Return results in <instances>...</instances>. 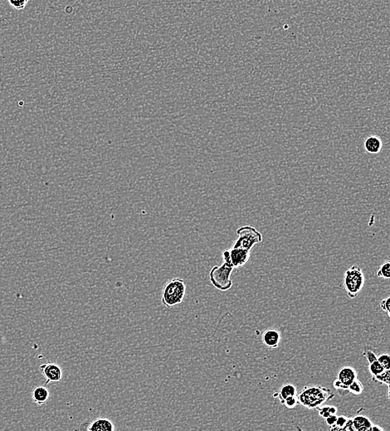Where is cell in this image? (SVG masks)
Masks as SVG:
<instances>
[{
    "mask_svg": "<svg viewBox=\"0 0 390 431\" xmlns=\"http://www.w3.org/2000/svg\"><path fill=\"white\" fill-rule=\"evenodd\" d=\"M298 404L307 409H317L334 398L335 394L328 388L319 385H310L302 388L296 396Z\"/></svg>",
    "mask_w": 390,
    "mask_h": 431,
    "instance_id": "obj_1",
    "label": "cell"
},
{
    "mask_svg": "<svg viewBox=\"0 0 390 431\" xmlns=\"http://www.w3.org/2000/svg\"><path fill=\"white\" fill-rule=\"evenodd\" d=\"M186 293V285L180 278H174L164 285L161 300L164 306L171 308L181 304Z\"/></svg>",
    "mask_w": 390,
    "mask_h": 431,
    "instance_id": "obj_2",
    "label": "cell"
},
{
    "mask_svg": "<svg viewBox=\"0 0 390 431\" xmlns=\"http://www.w3.org/2000/svg\"><path fill=\"white\" fill-rule=\"evenodd\" d=\"M235 268L227 259H224V262L219 266H214L209 272V280L216 289L222 292L230 289L233 286L231 275Z\"/></svg>",
    "mask_w": 390,
    "mask_h": 431,
    "instance_id": "obj_3",
    "label": "cell"
},
{
    "mask_svg": "<svg viewBox=\"0 0 390 431\" xmlns=\"http://www.w3.org/2000/svg\"><path fill=\"white\" fill-rule=\"evenodd\" d=\"M364 285V276L359 265H352L344 275V286L348 296L354 299L358 296Z\"/></svg>",
    "mask_w": 390,
    "mask_h": 431,
    "instance_id": "obj_4",
    "label": "cell"
},
{
    "mask_svg": "<svg viewBox=\"0 0 390 431\" xmlns=\"http://www.w3.org/2000/svg\"><path fill=\"white\" fill-rule=\"evenodd\" d=\"M237 239L233 243V248H242L251 251L255 245L263 242V235L252 226H244L237 229Z\"/></svg>",
    "mask_w": 390,
    "mask_h": 431,
    "instance_id": "obj_5",
    "label": "cell"
},
{
    "mask_svg": "<svg viewBox=\"0 0 390 431\" xmlns=\"http://www.w3.org/2000/svg\"><path fill=\"white\" fill-rule=\"evenodd\" d=\"M357 379V373L351 366H344L339 371L337 379L333 382V386L341 397L349 394L348 387Z\"/></svg>",
    "mask_w": 390,
    "mask_h": 431,
    "instance_id": "obj_6",
    "label": "cell"
},
{
    "mask_svg": "<svg viewBox=\"0 0 390 431\" xmlns=\"http://www.w3.org/2000/svg\"><path fill=\"white\" fill-rule=\"evenodd\" d=\"M222 258L227 259L233 267H243L250 260V251L242 248H231L222 252Z\"/></svg>",
    "mask_w": 390,
    "mask_h": 431,
    "instance_id": "obj_7",
    "label": "cell"
},
{
    "mask_svg": "<svg viewBox=\"0 0 390 431\" xmlns=\"http://www.w3.org/2000/svg\"><path fill=\"white\" fill-rule=\"evenodd\" d=\"M43 377H45L46 383H59L63 379V369L57 363H43L39 367Z\"/></svg>",
    "mask_w": 390,
    "mask_h": 431,
    "instance_id": "obj_8",
    "label": "cell"
},
{
    "mask_svg": "<svg viewBox=\"0 0 390 431\" xmlns=\"http://www.w3.org/2000/svg\"><path fill=\"white\" fill-rule=\"evenodd\" d=\"M363 355H364V358H366L367 362H368L369 373H370L373 380L375 379V377H379V376L385 373V369L380 364V362L378 360L377 356L372 350L367 348V347H365Z\"/></svg>",
    "mask_w": 390,
    "mask_h": 431,
    "instance_id": "obj_9",
    "label": "cell"
},
{
    "mask_svg": "<svg viewBox=\"0 0 390 431\" xmlns=\"http://www.w3.org/2000/svg\"><path fill=\"white\" fill-rule=\"evenodd\" d=\"M82 430L91 431H113L115 430L114 424L107 419H97L92 422L85 421L81 424Z\"/></svg>",
    "mask_w": 390,
    "mask_h": 431,
    "instance_id": "obj_10",
    "label": "cell"
},
{
    "mask_svg": "<svg viewBox=\"0 0 390 431\" xmlns=\"http://www.w3.org/2000/svg\"><path fill=\"white\" fill-rule=\"evenodd\" d=\"M282 336L278 330L269 328L263 334V343L270 349H276L280 345Z\"/></svg>",
    "mask_w": 390,
    "mask_h": 431,
    "instance_id": "obj_11",
    "label": "cell"
},
{
    "mask_svg": "<svg viewBox=\"0 0 390 431\" xmlns=\"http://www.w3.org/2000/svg\"><path fill=\"white\" fill-rule=\"evenodd\" d=\"M383 148L381 139L377 135H370L364 140V149L371 154L380 153Z\"/></svg>",
    "mask_w": 390,
    "mask_h": 431,
    "instance_id": "obj_12",
    "label": "cell"
},
{
    "mask_svg": "<svg viewBox=\"0 0 390 431\" xmlns=\"http://www.w3.org/2000/svg\"><path fill=\"white\" fill-rule=\"evenodd\" d=\"M354 431H370L374 425L372 421L365 416L357 415L351 418Z\"/></svg>",
    "mask_w": 390,
    "mask_h": 431,
    "instance_id": "obj_13",
    "label": "cell"
},
{
    "mask_svg": "<svg viewBox=\"0 0 390 431\" xmlns=\"http://www.w3.org/2000/svg\"><path fill=\"white\" fill-rule=\"evenodd\" d=\"M32 401L37 405H43L49 400L50 393L45 386H36L32 391Z\"/></svg>",
    "mask_w": 390,
    "mask_h": 431,
    "instance_id": "obj_14",
    "label": "cell"
},
{
    "mask_svg": "<svg viewBox=\"0 0 390 431\" xmlns=\"http://www.w3.org/2000/svg\"><path fill=\"white\" fill-rule=\"evenodd\" d=\"M295 396H296V387L291 383L283 384L278 391V399L280 400L281 403H283V401L287 397H295Z\"/></svg>",
    "mask_w": 390,
    "mask_h": 431,
    "instance_id": "obj_15",
    "label": "cell"
},
{
    "mask_svg": "<svg viewBox=\"0 0 390 431\" xmlns=\"http://www.w3.org/2000/svg\"><path fill=\"white\" fill-rule=\"evenodd\" d=\"M317 410L319 412V415L323 419H326L332 415H337V408L333 405H321L320 407L317 408Z\"/></svg>",
    "mask_w": 390,
    "mask_h": 431,
    "instance_id": "obj_16",
    "label": "cell"
},
{
    "mask_svg": "<svg viewBox=\"0 0 390 431\" xmlns=\"http://www.w3.org/2000/svg\"><path fill=\"white\" fill-rule=\"evenodd\" d=\"M376 275L379 278L390 280V261H385L382 264Z\"/></svg>",
    "mask_w": 390,
    "mask_h": 431,
    "instance_id": "obj_17",
    "label": "cell"
},
{
    "mask_svg": "<svg viewBox=\"0 0 390 431\" xmlns=\"http://www.w3.org/2000/svg\"><path fill=\"white\" fill-rule=\"evenodd\" d=\"M348 391H349V393L356 395V396H360L364 391V386H363V384L361 383L360 381L356 379V381H354L349 385V387H348Z\"/></svg>",
    "mask_w": 390,
    "mask_h": 431,
    "instance_id": "obj_18",
    "label": "cell"
},
{
    "mask_svg": "<svg viewBox=\"0 0 390 431\" xmlns=\"http://www.w3.org/2000/svg\"><path fill=\"white\" fill-rule=\"evenodd\" d=\"M349 418L345 416H340L337 417V423L334 426L330 428L331 430H343L344 427L347 424L348 420Z\"/></svg>",
    "mask_w": 390,
    "mask_h": 431,
    "instance_id": "obj_19",
    "label": "cell"
},
{
    "mask_svg": "<svg viewBox=\"0 0 390 431\" xmlns=\"http://www.w3.org/2000/svg\"><path fill=\"white\" fill-rule=\"evenodd\" d=\"M9 5L11 7H13V9H17V10H22V9H25V7L28 5L29 0H8Z\"/></svg>",
    "mask_w": 390,
    "mask_h": 431,
    "instance_id": "obj_20",
    "label": "cell"
},
{
    "mask_svg": "<svg viewBox=\"0 0 390 431\" xmlns=\"http://www.w3.org/2000/svg\"><path fill=\"white\" fill-rule=\"evenodd\" d=\"M378 360L380 362V364L383 366L386 371L390 370V355L389 354H380L378 357Z\"/></svg>",
    "mask_w": 390,
    "mask_h": 431,
    "instance_id": "obj_21",
    "label": "cell"
},
{
    "mask_svg": "<svg viewBox=\"0 0 390 431\" xmlns=\"http://www.w3.org/2000/svg\"><path fill=\"white\" fill-rule=\"evenodd\" d=\"M282 404L284 405L287 409H294L296 405H299L296 396L295 397H287V399H285Z\"/></svg>",
    "mask_w": 390,
    "mask_h": 431,
    "instance_id": "obj_22",
    "label": "cell"
},
{
    "mask_svg": "<svg viewBox=\"0 0 390 431\" xmlns=\"http://www.w3.org/2000/svg\"><path fill=\"white\" fill-rule=\"evenodd\" d=\"M373 381L379 382L380 384H385V385L390 383V370L385 371L384 374H382V375L379 376V377H375Z\"/></svg>",
    "mask_w": 390,
    "mask_h": 431,
    "instance_id": "obj_23",
    "label": "cell"
},
{
    "mask_svg": "<svg viewBox=\"0 0 390 431\" xmlns=\"http://www.w3.org/2000/svg\"><path fill=\"white\" fill-rule=\"evenodd\" d=\"M337 417H338L337 415H332V416H330L327 418L325 419L328 426L330 427V428L336 425V423H337Z\"/></svg>",
    "mask_w": 390,
    "mask_h": 431,
    "instance_id": "obj_24",
    "label": "cell"
},
{
    "mask_svg": "<svg viewBox=\"0 0 390 431\" xmlns=\"http://www.w3.org/2000/svg\"><path fill=\"white\" fill-rule=\"evenodd\" d=\"M380 308H381L382 310L384 311V312H387L390 308V296H388L387 299L385 300H382L380 302Z\"/></svg>",
    "mask_w": 390,
    "mask_h": 431,
    "instance_id": "obj_25",
    "label": "cell"
},
{
    "mask_svg": "<svg viewBox=\"0 0 390 431\" xmlns=\"http://www.w3.org/2000/svg\"><path fill=\"white\" fill-rule=\"evenodd\" d=\"M375 430H384L383 428L381 427L378 426V425H373L372 427H371V430L370 431H375Z\"/></svg>",
    "mask_w": 390,
    "mask_h": 431,
    "instance_id": "obj_26",
    "label": "cell"
},
{
    "mask_svg": "<svg viewBox=\"0 0 390 431\" xmlns=\"http://www.w3.org/2000/svg\"><path fill=\"white\" fill-rule=\"evenodd\" d=\"M387 386H388V399H389V401H390V383L387 384Z\"/></svg>",
    "mask_w": 390,
    "mask_h": 431,
    "instance_id": "obj_27",
    "label": "cell"
},
{
    "mask_svg": "<svg viewBox=\"0 0 390 431\" xmlns=\"http://www.w3.org/2000/svg\"><path fill=\"white\" fill-rule=\"evenodd\" d=\"M273 397L274 398H278V393H274Z\"/></svg>",
    "mask_w": 390,
    "mask_h": 431,
    "instance_id": "obj_28",
    "label": "cell"
}]
</instances>
